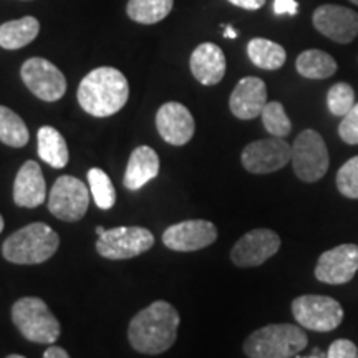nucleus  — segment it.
I'll return each instance as SVG.
<instances>
[{
  "instance_id": "15",
  "label": "nucleus",
  "mask_w": 358,
  "mask_h": 358,
  "mask_svg": "<svg viewBox=\"0 0 358 358\" xmlns=\"http://www.w3.org/2000/svg\"><path fill=\"white\" fill-rule=\"evenodd\" d=\"M217 239V229L211 221L191 219L169 226L163 234V243L168 249L178 252H192L211 245Z\"/></svg>"
},
{
  "instance_id": "36",
  "label": "nucleus",
  "mask_w": 358,
  "mask_h": 358,
  "mask_svg": "<svg viewBox=\"0 0 358 358\" xmlns=\"http://www.w3.org/2000/svg\"><path fill=\"white\" fill-rule=\"evenodd\" d=\"M224 37H226V38H236L237 37V32L234 29H232V25H226V29H224Z\"/></svg>"
},
{
  "instance_id": "5",
  "label": "nucleus",
  "mask_w": 358,
  "mask_h": 358,
  "mask_svg": "<svg viewBox=\"0 0 358 358\" xmlns=\"http://www.w3.org/2000/svg\"><path fill=\"white\" fill-rule=\"evenodd\" d=\"M12 322L30 342L52 345L60 337V324L38 297H24L13 303Z\"/></svg>"
},
{
  "instance_id": "18",
  "label": "nucleus",
  "mask_w": 358,
  "mask_h": 358,
  "mask_svg": "<svg viewBox=\"0 0 358 358\" xmlns=\"http://www.w3.org/2000/svg\"><path fill=\"white\" fill-rule=\"evenodd\" d=\"M47 198V186L38 163L27 161L19 169L13 182V201L20 208H38Z\"/></svg>"
},
{
  "instance_id": "14",
  "label": "nucleus",
  "mask_w": 358,
  "mask_h": 358,
  "mask_svg": "<svg viewBox=\"0 0 358 358\" xmlns=\"http://www.w3.org/2000/svg\"><path fill=\"white\" fill-rule=\"evenodd\" d=\"M358 272V245L342 244L325 250L315 266L317 280L330 285L350 282Z\"/></svg>"
},
{
  "instance_id": "33",
  "label": "nucleus",
  "mask_w": 358,
  "mask_h": 358,
  "mask_svg": "<svg viewBox=\"0 0 358 358\" xmlns=\"http://www.w3.org/2000/svg\"><path fill=\"white\" fill-rule=\"evenodd\" d=\"M299 10V3L295 0H274V12L277 15H295Z\"/></svg>"
},
{
  "instance_id": "35",
  "label": "nucleus",
  "mask_w": 358,
  "mask_h": 358,
  "mask_svg": "<svg viewBox=\"0 0 358 358\" xmlns=\"http://www.w3.org/2000/svg\"><path fill=\"white\" fill-rule=\"evenodd\" d=\"M43 358H70L69 353H66L62 347H48L43 353Z\"/></svg>"
},
{
  "instance_id": "3",
  "label": "nucleus",
  "mask_w": 358,
  "mask_h": 358,
  "mask_svg": "<svg viewBox=\"0 0 358 358\" xmlns=\"http://www.w3.org/2000/svg\"><path fill=\"white\" fill-rule=\"evenodd\" d=\"M60 237L50 226L32 222L8 236L2 245V254L8 262L34 266L48 261L57 252Z\"/></svg>"
},
{
  "instance_id": "8",
  "label": "nucleus",
  "mask_w": 358,
  "mask_h": 358,
  "mask_svg": "<svg viewBox=\"0 0 358 358\" xmlns=\"http://www.w3.org/2000/svg\"><path fill=\"white\" fill-rule=\"evenodd\" d=\"M294 319L313 332H332L343 322V308L327 295H301L292 302Z\"/></svg>"
},
{
  "instance_id": "12",
  "label": "nucleus",
  "mask_w": 358,
  "mask_h": 358,
  "mask_svg": "<svg viewBox=\"0 0 358 358\" xmlns=\"http://www.w3.org/2000/svg\"><path fill=\"white\" fill-rule=\"evenodd\" d=\"M280 249V237L277 232L261 227L241 237L231 250V261L237 267H257L275 256Z\"/></svg>"
},
{
  "instance_id": "22",
  "label": "nucleus",
  "mask_w": 358,
  "mask_h": 358,
  "mask_svg": "<svg viewBox=\"0 0 358 358\" xmlns=\"http://www.w3.org/2000/svg\"><path fill=\"white\" fill-rule=\"evenodd\" d=\"M40 32V24L35 17H24L0 25V47L6 50H19L32 43Z\"/></svg>"
},
{
  "instance_id": "16",
  "label": "nucleus",
  "mask_w": 358,
  "mask_h": 358,
  "mask_svg": "<svg viewBox=\"0 0 358 358\" xmlns=\"http://www.w3.org/2000/svg\"><path fill=\"white\" fill-rule=\"evenodd\" d=\"M156 128L164 141L182 146L194 136V118L185 105L176 101L164 103L156 115Z\"/></svg>"
},
{
  "instance_id": "38",
  "label": "nucleus",
  "mask_w": 358,
  "mask_h": 358,
  "mask_svg": "<svg viewBox=\"0 0 358 358\" xmlns=\"http://www.w3.org/2000/svg\"><path fill=\"white\" fill-rule=\"evenodd\" d=\"M7 358H25V357H22V355H17V353H13V355H8Z\"/></svg>"
},
{
  "instance_id": "34",
  "label": "nucleus",
  "mask_w": 358,
  "mask_h": 358,
  "mask_svg": "<svg viewBox=\"0 0 358 358\" xmlns=\"http://www.w3.org/2000/svg\"><path fill=\"white\" fill-rule=\"evenodd\" d=\"M232 6L245 8V10H259L266 6V0H229Z\"/></svg>"
},
{
  "instance_id": "1",
  "label": "nucleus",
  "mask_w": 358,
  "mask_h": 358,
  "mask_svg": "<svg viewBox=\"0 0 358 358\" xmlns=\"http://www.w3.org/2000/svg\"><path fill=\"white\" fill-rule=\"evenodd\" d=\"M179 313L171 303L156 301L133 317L128 327V340L136 352L159 355L176 342Z\"/></svg>"
},
{
  "instance_id": "31",
  "label": "nucleus",
  "mask_w": 358,
  "mask_h": 358,
  "mask_svg": "<svg viewBox=\"0 0 358 358\" xmlns=\"http://www.w3.org/2000/svg\"><path fill=\"white\" fill-rule=\"evenodd\" d=\"M338 134L347 145H358V103L353 105V108L345 116H342Z\"/></svg>"
},
{
  "instance_id": "24",
  "label": "nucleus",
  "mask_w": 358,
  "mask_h": 358,
  "mask_svg": "<svg viewBox=\"0 0 358 358\" xmlns=\"http://www.w3.org/2000/svg\"><path fill=\"white\" fill-rule=\"evenodd\" d=\"M248 55L262 70H279L287 60L284 47L267 38H252L248 43Z\"/></svg>"
},
{
  "instance_id": "29",
  "label": "nucleus",
  "mask_w": 358,
  "mask_h": 358,
  "mask_svg": "<svg viewBox=\"0 0 358 358\" xmlns=\"http://www.w3.org/2000/svg\"><path fill=\"white\" fill-rule=\"evenodd\" d=\"M355 105V92L348 83H335L327 93V106L335 116H345Z\"/></svg>"
},
{
  "instance_id": "10",
  "label": "nucleus",
  "mask_w": 358,
  "mask_h": 358,
  "mask_svg": "<svg viewBox=\"0 0 358 358\" xmlns=\"http://www.w3.org/2000/svg\"><path fill=\"white\" fill-rule=\"evenodd\" d=\"M292 146L284 138H266L249 143L243 150V166L252 174L275 173L290 163Z\"/></svg>"
},
{
  "instance_id": "2",
  "label": "nucleus",
  "mask_w": 358,
  "mask_h": 358,
  "mask_svg": "<svg viewBox=\"0 0 358 358\" xmlns=\"http://www.w3.org/2000/svg\"><path fill=\"white\" fill-rule=\"evenodd\" d=\"M129 96L128 80L120 70L100 66L90 71L78 87V103L88 115L106 118L118 113Z\"/></svg>"
},
{
  "instance_id": "7",
  "label": "nucleus",
  "mask_w": 358,
  "mask_h": 358,
  "mask_svg": "<svg viewBox=\"0 0 358 358\" xmlns=\"http://www.w3.org/2000/svg\"><path fill=\"white\" fill-rule=\"evenodd\" d=\"M292 166L303 182H315L329 171V150L324 138L313 129H303L292 145Z\"/></svg>"
},
{
  "instance_id": "30",
  "label": "nucleus",
  "mask_w": 358,
  "mask_h": 358,
  "mask_svg": "<svg viewBox=\"0 0 358 358\" xmlns=\"http://www.w3.org/2000/svg\"><path fill=\"white\" fill-rule=\"evenodd\" d=\"M337 187L345 198L358 199V156H353L338 169Z\"/></svg>"
},
{
  "instance_id": "9",
  "label": "nucleus",
  "mask_w": 358,
  "mask_h": 358,
  "mask_svg": "<svg viewBox=\"0 0 358 358\" xmlns=\"http://www.w3.org/2000/svg\"><path fill=\"white\" fill-rule=\"evenodd\" d=\"M88 204L90 192L87 185L70 174L58 178L48 194V211L65 222L80 221L87 214Z\"/></svg>"
},
{
  "instance_id": "27",
  "label": "nucleus",
  "mask_w": 358,
  "mask_h": 358,
  "mask_svg": "<svg viewBox=\"0 0 358 358\" xmlns=\"http://www.w3.org/2000/svg\"><path fill=\"white\" fill-rule=\"evenodd\" d=\"M88 186H90V192H92L93 199H95V204L98 208L105 209V211H108V209L113 208L116 201V192L110 176L103 171V169L100 168L90 169Z\"/></svg>"
},
{
  "instance_id": "25",
  "label": "nucleus",
  "mask_w": 358,
  "mask_h": 358,
  "mask_svg": "<svg viewBox=\"0 0 358 358\" xmlns=\"http://www.w3.org/2000/svg\"><path fill=\"white\" fill-rule=\"evenodd\" d=\"M174 0H129L128 17L138 24H158L173 10Z\"/></svg>"
},
{
  "instance_id": "4",
  "label": "nucleus",
  "mask_w": 358,
  "mask_h": 358,
  "mask_svg": "<svg viewBox=\"0 0 358 358\" xmlns=\"http://www.w3.org/2000/svg\"><path fill=\"white\" fill-rule=\"evenodd\" d=\"M308 338L301 325L272 324L256 330L244 342L249 358H292L307 347Z\"/></svg>"
},
{
  "instance_id": "21",
  "label": "nucleus",
  "mask_w": 358,
  "mask_h": 358,
  "mask_svg": "<svg viewBox=\"0 0 358 358\" xmlns=\"http://www.w3.org/2000/svg\"><path fill=\"white\" fill-rule=\"evenodd\" d=\"M38 156L48 166L62 169L69 163V146L62 133L53 127H42L37 133Z\"/></svg>"
},
{
  "instance_id": "6",
  "label": "nucleus",
  "mask_w": 358,
  "mask_h": 358,
  "mask_svg": "<svg viewBox=\"0 0 358 358\" xmlns=\"http://www.w3.org/2000/svg\"><path fill=\"white\" fill-rule=\"evenodd\" d=\"M96 234L100 236L96 243V252L101 257L111 261H123L141 256L150 250L155 244V236L146 227L129 226V227H96Z\"/></svg>"
},
{
  "instance_id": "20",
  "label": "nucleus",
  "mask_w": 358,
  "mask_h": 358,
  "mask_svg": "<svg viewBox=\"0 0 358 358\" xmlns=\"http://www.w3.org/2000/svg\"><path fill=\"white\" fill-rule=\"evenodd\" d=\"M159 173L158 153L150 146H138L128 159L123 185L127 189L138 191Z\"/></svg>"
},
{
  "instance_id": "11",
  "label": "nucleus",
  "mask_w": 358,
  "mask_h": 358,
  "mask_svg": "<svg viewBox=\"0 0 358 358\" xmlns=\"http://www.w3.org/2000/svg\"><path fill=\"white\" fill-rule=\"evenodd\" d=\"M20 77L25 87L43 101H57L65 95L66 80L52 62L45 58H29L20 69Z\"/></svg>"
},
{
  "instance_id": "40",
  "label": "nucleus",
  "mask_w": 358,
  "mask_h": 358,
  "mask_svg": "<svg viewBox=\"0 0 358 358\" xmlns=\"http://www.w3.org/2000/svg\"><path fill=\"white\" fill-rule=\"evenodd\" d=\"M308 358H320V357H308Z\"/></svg>"
},
{
  "instance_id": "37",
  "label": "nucleus",
  "mask_w": 358,
  "mask_h": 358,
  "mask_svg": "<svg viewBox=\"0 0 358 358\" xmlns=\"http://www.w3.org/2000/svg\"><path fill=\"white\" fill-rule=\"evenodd\" d=\"M2 231H3V217L0 216V232H2Z\"/></svg>"
},
{
  "instance_id": "28",
  "label": "nucleus",
  "mask_w": 358,
  "mask_h": 358,
  "mask_svg": "<svg viewBox=\"0 0 358 358\" xmlns=\"http://www.w3.org/2000/svg\"><path fill=\"white\" fill-rule=\"evenodd\" d=\"M264 128L271 136L284 138L287 136L292 129V123H290L287 113H285L284 106L280 101H267L261 113Z\"/></svg>"
},
{
  "instance_id": "17",
  "label": "nucleus",
  "mask_w": 358,
  "mask_h": 358,
  "mask_svg": "<svg viewBox=\"0 0 358 358\" xmlns=\"http://www.w3.org/2000/svg\"><path fill=\"white\" fill-rule=\"evenodd\" d=\"M267 105V87L261 78L245 77L236 85L231 93V113L239 120H254L261 116Z\"/></svg>"
},
{
  "instance_id": "23",
  "label": "nucleus",
  "mask_w": 358,
  "mask_h": 358,
  "mask_svg": "<svg viewBox=\"0 0 358 358\" xmlns=\"http://www.w3.org/2000/svg\"><path fill=\"white\" fill-rule=\"evenodd\" d=\"M295 69H297L303 78L324 80L334 77L335 71H337V62L327 52L312 48V50L302 52L297 57Z\"/></svg>"
},
{
  "instance_id": "39",
  "label": "nucleus",
  "mask_w": 358,
  "mask_h": 358,
  "mask_svg": "<svg viewBox=\"0 0 358 358\" xmlns=\"http://www.w3.org/2000/svg\"><path fill=\"white\" fill-rule=\"evenodd\" d=\"M352 3H355V6H358V0H350Z\"/></svg>"
},
{
  "instance_id": "26",
  "label": "nucleus",
  "mask_w": 358,
  "mask_h": 358,
  "mask_svg": "<svg viewBox=\"0 0 358 358\" xmlns=\"http://www.w3.org/2000/svg\"><path fill=\"white\" fill-rule=\"evenodd\" d=\"M30 140L29 128L15 111L0 105V141L12 148H24Z\"/></svg>"
},
{
  "instance_id": "13",
  "label": "nucleus",
  "mask_w": 358,
  "mask_h": 358,
  "mask_svg": "<svg viewBox=\"0 0 358 358\" xmlns=\"http://www.w3.org/2000/svg\"><path fill=\"white\" fill-rule=\"evenodd\" d=\"M312 22L324 37L337 43H352L358 35V13L352 8L327 3L313 12Z\"/></svg>"
},
{
  "instance_id": "32",
  "label": "nucleus",
  "mask_w": 358,
  "mask_h": 358,
  "mask_svg": "<svg viewBox=\"0 0 358 358\" xmlns=\"http://www.w3.org/2000/svg\"><path fill=\"white\" fill-rule=\"evenodd\" d=\"M327 358H358V348L352 340L338 338L332 342Z\"/></svg>"
},
{
  "instance_id": "19",
  "label": "nucleus",
  "mask_w": 358,
  "mask_h": 358,
  "mask_svg": "<svg viewBox=\"0 0 358 358\" xmlns=\"http://www.w3.org/2000/svg\"><path fill=\"white\" fill-rule=\"evenodd\" d=\"M189 66L191 73L201 85L213 87L221 82L226 75V57L221 47L206 42L191 53Z\"/></svg>"
}]
</instances>
